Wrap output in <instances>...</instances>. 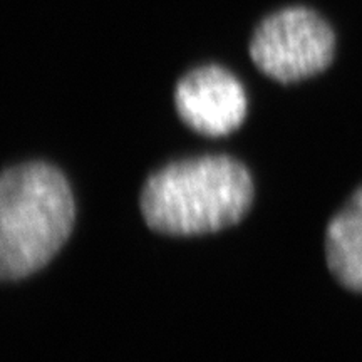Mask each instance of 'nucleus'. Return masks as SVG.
<instances>
[{
    "label": "nucleus",
    "mask_w": 362,
    "mask_h": 362,
    "mask_svg": "<svg viewBox=\"0 0 362 362\" xmlns=\"http://www.w3.org/2000/svg\"><path fill=\"white\" fill-rule=\"evenodd\" d=\"M74 197L56 166L30 161L0 178V277L21 280L42 269L69 238Z\"/></svg>",
    "instance_id": "nucleus-2"
},
{
    "label": "nucleus",
    "mask_w": 362,
    "mask_h": 362,
    "mask_svg": "<svg viewBox=\"0 0 362 362\" xmlns=\"http://www.w3.org/2000/svg\"><path fill=\"white\" fill-rule=\"evenodd\" d=\"M253 200L252 176L225 155L188 158L163 166L144 183L139 208L146 225L165 235H202L228 228Z\"/></svg>",
    "instance_id": "nucleus-1"
},
{
    "label": "nucleus",
    "mask_w": 362,
    "mask_h": 362,
    "mask_svg": "<svg viewBox=\"0 0 362 362\" xmlns=\"http://www.w3.org/2000/svg\"><path fill=\"white\" fill-rule=\"evenodd\" d=\"M325 260L339 284L362 292V187L329 221Z\"/></svg>",
    "instance_id": "nucleus-5"
},
{
    "label": "nucleus",
    "mask_w": 362,
    "mask_h": 362,
    "mask_svg": "<svg viewBox=\"0 0 362 362\" xmlns=\"http://www.w3.org/2000/svg\"><path fill=\"white\" fill-rule=\"evenodd\" d=\"M247 106L242 83L221 66H198L176 83V112L197 133L206 136L232 133L245 119Z\"/></svg>",
    "instance_id": "nucleus-4"
},
{
    "label": "nucleus",
    "mask_w": 362,
    "mask_h": 362,
    "mask_svg": "<svg viewBox=\"0 0 362 362\" xmlns=\"http://www.w3.org/2000/svg\"><path fill=\"white\" fill-rule=\"evenodd\" d=\"M248 54L259 71L277 83H298L332 64L336 33L314 8L285 7L255 25Z\"/></svg>",
    "instance_id": "nucleus-3"
}]
</instances>
